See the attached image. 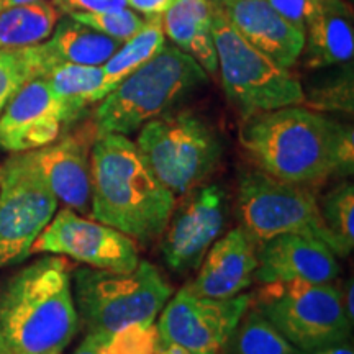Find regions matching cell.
Wrapping results in <instances>:
<instances>
[{"label":"cell","instance_id":"cell-39","mask_svg":"<svg viewBox=\"0 0 354 354\" xmlns=\"http://www.w3.org/2000/svg\"><path fill=\"white\" fill-rule=\"evenodd\" d=\"M3 8V3H2V0H0V10H2Z\"/></svg>","mask_w":354,"mask_h":354},{"label":"cell","instance_id":"cell-37","mask_svg":"<svg viewBox=\"0 0 354 354\" xmlns=\"http://www.w3.org/2000/svg\"><path fill=\"white\" fill-rule=\"evenodd\" d=\"M32 2H39V0H2L3 8L15 7V6H21V3H32Z\"/></svg>","mask_w":354,"mask_h":354},{"label":"cell","instance_id":"cell-9","mask_svg":"<svg viewBox=\"0 0 354 354\" xmlns=\"http://www.w3.org/2000/svg\"><path fill=\"white\" fill-rule=\"evenodd\" d=\"M236 212L256 246L277 234L294 233L325 243L333 251L320 203L305 185L284 183L261 169L245 171L238 180Z\"/></svg>","mask_w":354,"mask_h":354},{"label":"cell","instance_id":"cell-35","mask_svg":"<svg viewBox=\"0 0 354 354\" xmlns=\"http://www.w3.org/2000/svg\"><path fill=\"white\" fill-rule=\"evenodd\" d=\"M73 354H99V343L94 335H88L84 338V342L79 344L76 351Z\"/></svg>","mask_w":354,"mask_h":354},{"label":"cell","instance_id":"cell-27","mask_svg":"<svg viewBox=\"0 0 354 354\" xmlns=\"http://www.w3.org/2000/svg\"><path fill=\"white\" fill-rule=\"evenodd\" d=\"M69 17L79 24L122 43H125L133 35L138 33L145 25L143 17H140L135 10H130L127 7L104 13H71Z\"/></svg>","mask_w":354,"mask_h":354},{"label":"cell","instance_id":"cell-20","mask_svg":"<svg viewBox=\"0 0 354 354\" xmlns=\"http://www.w3.org/2000/svg\"><path fill=\"white\" fill-rule=\"evenodd\" d=\"M304 61L320 69L348 63L354 55L353 10L346 0H318L305 26Z\"/></svg>","mask_w":354,"mask_h":354},{"label":"cell","instance_id":"cell-16","mask_svg":"<svg viewBox=\"0 0 354 354\" xmlns=\"http://www.w3.org/2000/svg\"><path fill=\"white\" fill-rule=\"evenodd\" d=\"M256 256L254 281L261 284L294 281L326 284L339 274L333 251L325 243L302 234H277L256 246Z\"/></svg>","mask_w":354,"mask_h":354},{"label":"cell","instance_id":"cell-18","mask_svg":"<svg viewBox=\"0 0 354 354\" xmlns=\"http://www.w3.org/2000/svg\"><path fill=\"white\" fill-rule=\"evenodd\" d=\"M223 12L236 32L276 64L290 69L302 56L305 32L279 15L268 0H238Z\"/></svg>","mask_w":354,"mask_h":354},{"label":"cell","instance_id":"cell-19","mask_svg":"<svg viewBox=\"0 0 354 354\" xmlns=\"http://www.w3.org/2000/svg\"><path fill=\"white\" fill-rule=\"evenodd\" d=\"M122 41L79 24L71 17L55 26L51 37L35 46L24 48L33 77H44L51 69L64 64L102 66Z\"/></svg>","mask_w":354,"mask_h":354},{"label":"cell","instance_id":"cell-26","mask_svg":"<svg viewBox=\"0 0 354 354\" xmlns=\"http://www.w3.org/2000/svg\"><path fill=\"white\" fill-rule=\"evenodd\" d=\"M322 218L333 240V253L351 254L354 246V189L351 183H343L323 197Z\"/></svg>","mask_w":354,"mask_h":354},{"label":"cell","instance_id":"cell-38","mask_svg":"<svg viewBox=\"0 0 354 354\" xmlns=\"http://www.w3.org/2000/svg\"><path fill=\"white\" fill-rule=\"evenodd\" d=\"M210 2L214 3V6L220 7V8H227V7L232 6V3L238 2V0H210Z\"/></svg>","mask_w":354,"mask_h":354},{"label":"cell","instance_id":"cell-2","mask_svg":"<svg viewBox=\"0 0 354 354\" xmlns=\"http://www.w3.org/2000/svg\"><path fill=\"white\" fill-rule=\"evenodd\" d=\"M91 216L140 243L165 233L176 197L125 135L102 133L91 148Z\"/></svg>","mask_w":354,"mask_h":354},{"label":"cell","instance_id":"cell-8","mask_svg":"<svg viewBox=\"0 0 354 354\" xmlns=\"http://www.w3.org/2000/svg\"><path fill=\"white\" fill-rule=\"evenodd\" d=\"M253 304L299 353L348 342L353 323L343 308V292L331 282H271Z\"/></svg>","mask_w":354,"mask_h":354},{"label":"cell","instance_id":"cell-28","mask_svg":"<svg viewBox=\"0 0 354 354\" xmlns=\"http://www.w3.org/2000/svg\"><path fill=\"white\" fill-rule=\"evenodd\" d=\"M97 343L99 354H158L156 323L130 325Z\"/></svg>","mask_w":354,"mask_h":354},{"label":"cell","instance_id":"cell-14","mask_svg":"<svg viewBox=\"0 0 354 354\" xmlns=\"http://www.w3.org/2000/svg\"><path fill=\"white\" fill-rule=\"evenodd\" d=\"M66 127L61 102L43 77L21 86L0 113V149L26 153L51 145Z\"/></svg>","mask_w":354,"mask_h":354},{"label":"cell","instance_id":"cell-32","mask_svg":"<svg viewBox=\"0 0 354 354\" xmlns=\"http://www.w3.org/2000/svg\"><path fill=\"white\" fill-rule=\"evenodd\" d=\"M320 100L317 102V107H335L336 110H353V88L351 79L343 81L342 84H336L326 88L325 92H318Z\"/></svg>","mask_w":354,"mask_h":354},{"label":"cell","instance_id":"cell-3","mask_svg":"<svg viewBox=\"0 0 354 354\" xmlns=\"http://www.w3.org/2000/svg\"><path fill=\"white\" fill-rule=\"evenodd\" d=\"M81 320L64 256H44L0 287V351L63 354Z\"/></svg>","mask_w":354,"mask_h":354},{"label":"cell","instance_id":"cell-29","mask_svg":"<svg viewBox=\"0 0 354 354\" xmlns=\"http://www.w3.org/2000/svg\"><path fill=\"white\" fill-rule=\"evenodd\" d=\"M32 79L35 77L24 50L0 51V113L21 86Z\"/></svg>","mask_w":354,"mask_h":354},{"label":"cell","instance_id":"cell-33","mask_svg":"<svg viewBox=\"0 0 354 354\" xmlns=\"http://www.w3.org/2000/svg\"><path fill=\"white\" fill-rule=\"evenodd\" d=\"M177 0H127V6H130L135 12L143 13L145 17L162 15L174 6Z\"/></svg>","mask_w":354,"mask_h":354},{"label":"cell","instance_id":"cell-6","mask_svg":"<svg viewBox=\"0 0 354 354\" xmlns=\"http://www.w3.org/2000/svg\"><path fill=\"white\" fill-rule=\"evenodd\" d=\"M212 33L225 95L243 120L305 104L307 95L297 76L248 43L228 20L223 8L216 6L212 13Z\"/></svg>","mask_w":354,"mask_h":354},{"label":"cell","instance_id":"cell-34","mask_svg":"<svg viewBox=\"0 0 354 354\" xmlns=\"http://www.w3.org/2000/svg\"><path fill=\"white\" fill-rule=\"evenodd\" d=\"M353 294H354V287H353V279H349L346 289L343 292V308L344 313H346L348 320L353 323L354 320V305H353Z\"/></svg>","mask_w":354,"mask_h":354},{"label":"cell","instance_id":"cell-31","mask_svg":"<svg viewBox=\"0 0 354 354\" xmlns=\"http://www.w3.org/2000/svg\"><path fill=\"white\" fill-rule=\"evenodd\" d=\"M59 12L71 13H104L125 8L127 0H53Z\"/></svg>","mask_w":354,"mask_h":354},{"label":"cell","instance_id":"cell-13","mask_svg":"<svg viewBox=\"0 0 354 354\" xmlns=\"http://www.w3.org/2000/svg\"><path fill=\"white\" fill-rule=\"evenodd\" d=\"M176 202L162 236L161 251L176 272L196 271L227 221V192L216 184L198 185Z\"/></svg>","mask_w":354,"mask_h":354},{"label":"cell","instance_id":"cell-1","mask_svg":"<svg viewBox=\"0 0 354 354\" xmlns=\"http://www.w3.org/2000/svg\"><path fill=\"white\" fill-rule=\"evenodd\" d=\"M240 145L261 171L289 184L353 174V127L300 105L245 118Z\"/></svg>","mask_w":354,"mask_h":354},{"label":"cell","instance_id":"cell-24","mask_svg":"<svg viewBox=\"0 0 354 354\" xmlns=\"http://www.w3.org/2000/svg\"><path fill=\"white\" fill-rule=\"evenodd\" d=\"M43 79L63 105L66 127L81 118L88 105L100 102V91L104 84L102 66H57Z\"/></svg>","mask_w":354,"mask_h":354},{"label":"cell","instance_id":"cell-11","mask_svg":"<svg viewBox=\"0 0 354 354\" xmlns=\"http://www.w3.org/2000/svg\"><path fill=\"white\" fill-rule=\"evenodd\" d=\"M253 295L198 297L183 287L159 313L158 354H221Z\"/></svg>","mask_w":354,"mask_h":354},{"label":"cell","instance_id":"cell-22","mask_svg":"<svg viewBox=\"0 0 354 354\" xmlns=\"http://www.w3.org/2000/svg\"><path fill=\"white\" fill-rule=\"evenodd\" d=\"M53 2L21 3L0 10V51H15L35 46L51 37L59 19Z\"/></svg>","mask_w":354,"mask_h":354},{"label":"cell","instance_id":"cell-10","mask_svg":"<svg viewBox=\"0 0 354 354\" xmlns=\"http://www.w3.org/2000/svg\"><path fill=\"white\" fill-rule=\"evenodd\" d=\"M56 209L32 153H15L0 165V269L28 258Z\"/></svg>","mask_w":354,"mask_h":354},{"label":"cell","instance_id":"cell-36","mask_svg":"<svg viewBox=\"0 0 354 354\" xmlns=\"http://www.w3.org/2000/svg\"><path fill=\"white\" fill-rule=\"evenodd\" d=\"M310 354H354L353 346L348 342L338 343V344H331V346L322 348L318 351H313Z\"/></svg>","mask_w":354,"mask_h":354},{"label":"cell","instance_id":"cell-15","mask_svg":"<svg viewBox=\"0 0 354 354\" xmlns=\"http://www.w3.org/2000/svg\"><path fill=\"white\" fill-rule=\"evenodd\" d=\"M97 135L99 131L91 123L30 151L57 202L79 214H91V148Z\"/></svg>","mask_w":354,"mask_h":354},{"label":"cell","instance_id":"cell-12","mask_svg":"<svg viewBox=\"0 0 354 354\" xmlns=\"http://www.w3.org/2000/svg\"><path fill=\"white\" fill-rule=\"evenodd\" d=\"M68 256L94 269L130 272L140 263L138 245L128 234L71 209L55 214L30 248V254Z\"/></svg>","mask_w":354,"mask_h":354},{"label":"cell","instance_id":"cell-4","mask_svg":"<svg viewBox=\"0 0 354 354\" xmlns=\"http://www.w3.org/2000/svg\"><path fill=\"white\" fill-rule=\"evenodd\" d=\"M209 74L187 53L165 46L100 100L94 125L102 133L131 135L146 122L169 110L189 92L203 86Z\"/></svg>","mask_w":354,"mask_h":354},{"label":"cell","instance_id":"cell-30","mask_svg":"<svg viewBox=\"0 0 354 354\" xmlns=\"http://www.w3.org/2000/svg\"><path fill=\"white\" fill-rule=\"evenodd\" d=\"M268 3L279 15L305 32V26L315 12L318 0H268Z\"/></svg>","mask_w":354,"mask_h":354},{"label":"cell","instance_id":"cell-5","mask_svg":"<svg viewBox=\"0 0 354 354\" xmlns=\"http://www.w3.org/2000/svg\"><path fill=\"white\" fill-rule=\"evenodd\" d=\"M172 287L148 261L130 272L81 268L74 272V302L88 335L109 338L130 325H153Z\"/></svg>","mask_w":354,"mask_h":354},{"label":"cell","instance_id":"cell-17","mask_svg":"<svg viewBox=\"0 0 354 354\" xmlns=\"http://www.w3.org/2000/svg\"><path fill=\"white\" fill-rule=\"evenodd\" d=\"M256 268V243L245 230L234 228L210 246L196 281L185 289L198 297H236L254 282Z\"/></svg>","mask_w":354,"mask_h":354},{"label":"cell","instance_id":"cell-25","mask_svg":"<svg viewBox=\"0 0 354 354\" xmlns=\"http://www.w3.org/2000/svg\"><path fill=\"white\" fill-rule=\"evenodd\" d=\"M241 320L233 333L236 354H300L253 304Z\"/></svg>","mask_w":354,"mask_h":354},{"label":"cell","instance_id":"cell-40","mask_svg":"<svg viewBox=\"0 0 354 354\" xmlns=\"http://www.w3.org/2000/svg\"><path fill=\"white\" fill-rule=\"evenodd\" d=\"M0 354H3V353H2V351H0Z\"/></svg>","mask_w":354,"mask_h":354},{"label":"cell","instance_id":"cell-7","mask_svg":"<svg viewBox=\"0 0 354 354\" xmlns=\"http://www.w3.org/2000/svg\"><path fill=\"white\" fill-rule=\"evenodd\" d=\"M136 146L153 174L176 198L202 185L223 154L218 133L190 112L159 115L146 122Z\"/></svg>","mask_w":354,"mask_h":354},{"label":"cell","instance_id":"cell-21","mask_svg":"<svg viewBox=\"0 0 354 354\" xmlns=\"http://www.w3.org/2000/svg\"><path fill=\"white\" fill-rule=\"evenodd\" d=\"M210 0H177L162 15V30L174 46L192 56L209 76L218 73L212 33Z\"/></svg>","mask_w":354,"mask_h":354},{"label":"cell","instance_id":"cell-23","mask_svg":"<svg viewBox=\"0 0 354 354\" xmlns=\"http://www.w3.org/2000/svg\"><path fill=\"white\" fill-rule=\"evenodd\" d=\"M166 44L162 30V15H149L145 19L143 28L102 64L104 84H102L100 100L110 94L123 79L135 73L140 66L149 61Z\"/></svg>","mask_w":354,"mask_h":354}]
</instances>
